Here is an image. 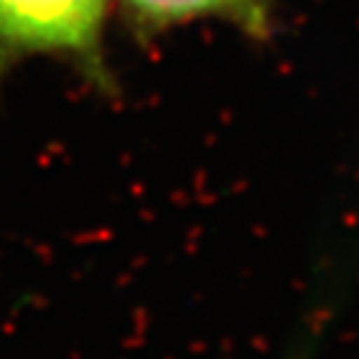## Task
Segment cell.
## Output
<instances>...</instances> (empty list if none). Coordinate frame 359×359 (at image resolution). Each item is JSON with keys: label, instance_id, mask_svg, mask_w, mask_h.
<instances>
[{"label": "cell", "instance_id": "7a4b0ae2", "mask_svg": "<svg viewBox=\"0 0 359 359\" xmlns=\"http://www.w3.org/2000/svg\"><path fill=\"white\" fill-rule=\"evenodd\" d=\"M135 43H152L192 22H224L255 43L272 38V0H115Z\"/></svg>", "mask_w": 359, "mask_h": 359}, {"label": "cell", "instance_id": "6da1fadb", "mask_svg": "<svg viewBox=\"0 0 359 359\" xmlns=\"http://www.w3.org/2000/svg\"><path fill=\"white\" fill-rule=\"evenodd\" d=\"M112 0H0V83L22 62H62L100 97L120 95L107 55Z\"/></svg>", "mask_w": 359, "mask_h": 359}]
</instances>
